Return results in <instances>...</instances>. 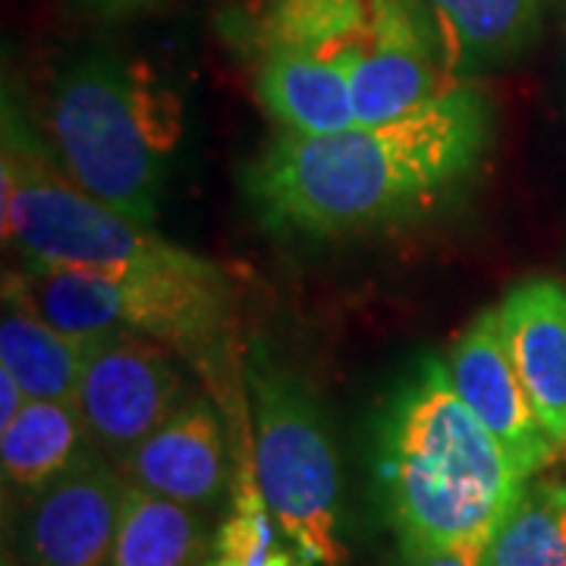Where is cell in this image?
Wrapping results in <instances>:
<instances>
[{
	"label": "cell",
	"mask_w": 566,
	"mask_h": 566,
	"mask_svg": "<svg viewBox=\"0 0 566 566\" xmlns=\"http://www.w3.org/2000/svg\"><path fill=\"white\" fill-rule=\"evenodd\" d=\"M491 142L488 95L457 82L381 126L331 136L281 133L245 167V199L271 233L312 243L397 227L460 196L482 170Z\"/></svg>",
	"instance_id": "obj_1"
},
{
	"label": "cell",
	"mask_w": 566,
	"mask_h": 566,
	"mask_svg": "<svg viewBox=\"0 0 566 566\" xmlns=\"http://www.w3.org/2000/svg\"><path fill=\"white\" fill-rule=\"evenodd\" d=\"M371 447L400 557L497 532L528 485L460 400L438 356H419L390 387Z\"/></svg>",
	"instance_id": "obj_2"
},
{
	"label": "cell",
	"mask_w": 566,
	"mask_h": 566,
	"mask_svg": "<svg viewBox=\"0 0 566 566\" xmlns=\"http://www.w3.org/2000/svg\"><path fill=\"white\" fill-rule=\"evenodd\" d=\"M48 129L63 170L123 218L151 227L167 164L182 136V107L148 63L88 51L51 88Z\"/></svg>",
	"instance_id": "obj_3"
},
{
	"label": "cell",
	"mask_w": 566,
	"mask_h": 566,
	"mask_svg": "<svg viewBox=\"0 0 566 566\" xmlns=\"http://www.w3.org/2000/svg\"><path fill=\"white\" fill-rule=\"evenodd\" d=\"M3 296L76 337L145 334L199 368L227 365L233 290L221 264L192 249L177 262L129 271H80L25 262L3 274Z\"/></svg>",
	"instance_id": "obj_4"
},
{
	"label": "cell",
	"mask_w": 566,
	"mask_h": 566,
	"mask_svg": "<svg viewBox=\"0 0 566 566\" xmlns=\"http://www.w3.org/2000/svg\"><path fill=\"white\" fill-rule=\"evenodd\" d=\"M243 375L264 501L315 564L344 566L340 460L315 390L264 340L249 344Z\"/></svg>",
	"instance_id": "obj_5"
},
{
	"label": "cell",
	"mask_w": 566,
	"mask_h": 566,
	"mask_svg": "<svg viewBox=\"0 0 566 566\" xmlns=\"http://www.w3.org/2000/svg\"><path fill=\"white\" fill-rule=\"evenodd\" d=\"M0 205L3 240L13 243L22 262L129 271L177 262L189 252L88 196L63 170L57 155L25 126L10 95L3 102Z\"/></svg>",
	"instance_id": "obj_6"
},
{
	"label": "cell",
	"mask_w": 566,
	"mask_h": 566,
	"mask_svg": "<svg viewBox=\"0 0 566 566\" xmlns=\"http://www.w3.org/2000/svg\"><path fill=\"white\" fill-rule=\"evenodd\" d=\"M174 353L161 340L129 331L92 340L73 403L92 447L114 465L192 397Z\"/></svg>",
	"instance_id": "obj_7"
},
{
	"label": "cell",
	"mask_w": 566,
	"mask_h": 566,
	"mask_svg": "<svg viewBox=\"0 0 566 566\" xmlns=\"http://www.w3.org/2000/svg\"><path fill=\"white\" fill-rule=\"evenodd\" d=\"M123 494L120 469L102 450H85L61 479L20 504L13 526L17 564L111 566Z\"/></svg>",
	"instance_id": "obj_8"
},
{
	"label": "cell",
	"mask_w": 566,
	"mask_h": 566,
	"mask_svg": "<svg viewBox=\"0 0 566 566\" xmlns=\"http://www.w3.org/2000/svg\"><path fill=\"white\" fill-rule=\"evenodd\" d=\"M346 73L356 126L400 120L457 85L441 61L422 0H375L371 35Z\"/></svg>",
	"instance_id": "obj_9"
},
{
	"label": "cell",
	"mask_w": 566,
	"mask_h": 566,
	"mask_svg": "<svg viewBox=\"0 0 566 566\" xmlns=\"http://www.w3.org/2000/svg\"><path fill=\"white\" fill-rule=\"evenodd\" d=\"M444 365L460 400L504 447L513 469L526 482L560 457V450L547 438L545 424L538 422L535 406L506 353L497 305L482 308L465 324L463 334L450 346Z\"/></svg>",
	"instance_id": "obj_10"
},
{
	"label": "cell",
	"mask_w": 566,
	"mask_h": 566,
	"mask_svg": "<svg viewBox=\"0 0 566 566\" xmlns=\"http://www.w3.org/2000/svg\"><path fill=\"white\" fill-rule=\"evenodd\" d=\"M129 485L192 510H218L230 501L233 457L218 406L192 394L186 403L145 441L133 447L120 463Z\"/></svg>",
	"instance_id": "obj_11"
},
{
	"label": "cell",
	"mask_w": 566,
	"mask_h": 566,
	"mask_svg": "<svg viewBox=\"0 0 566 566\" xmlns=\"http://www.w3.org/2000/svg\"><path fill=\"white\" fill-rule=\"evenodd\" d=\"M504 346L535 406L538 422L564 457L566 450V283L528 277L497 305Z\"/></svg>",
	"instance_id": "obj_12"
},
{
	"label": "cell",
	"mask_w": 566,
	"mask_h": 566,
	"mask_svg": "<svg viewBox=\"0 0 566 566\" xmlns=\"http://www.w3.org/2000/svg\"><path fill=\"white\" fill-rule=\"evenodd\" d=\"M447 73L469 82L516 61L535 41L545 0H422Z\"/></svg>",
	"instance_id": "obj_13"
},
{
	"label": "cell",
	"mask_w": 566,
	"mask_h": 566,
	"mask_svg": "<svg viewBox=\"0 0 566 566\" xmlns=\"http://www.w3.org/2000/svg\"><path fill=\"white\" fill-rule=\"evenodd\" d=\"M259 102L290 136H331L356 126L346 66L308 51L271 48L259 66Z\"/></svg>",
	"instance_id": "obj_14"
},
{
	"label": "cell",
	"mask_w": 566,
	"mask_h": 566,
	"mask_svg": "<svg viewBox=\"0 0 566 566\" xmlns=\"http://www.w3.org/2000/svg\"><path fill=\"white\" fill-rule=\"evenodd\" d=\"M85 450H92V441L73 400H29L13 422L0 428V472L7 497L17 494L22 504L39 494Z\"/></svg>",
	"instance_id": "obj_15"
},
{
	"label": "cell",
	"mask_w": 566,
	"mask_h": 566,
	"mask_svg": "<svg viewBox=\"0 0 566 566\" xmlns=\"http://www.w3.org/2000/svg\"><path fill=\"white\" fill-rule=\"evenodd\" d=\"M88 353V337L66 334L32 308L3 296L0 368L20 381L29 400H73Z\"/></svg>",
	"instance_id": "obj_16"
},
{
	"label": "cell",
	"mask_w": 566,
	"mask_h": 566,
	"mask_svg": "<svg viewBox=\"0 0 566 566\" xmlns=\"http://www.w3.org/2000/svg\"><path fill=\"white\" fill-rule=\"evenodd\" d=\"M211 547L202 510L126 482L111 566H208Z\"/></svg>",
	"instance_id": "obj_17"
},
{
	"label": "cell",
	"mask_w": 566,
	"mask_h": 566,
	"mask_svg": "<svg viewBox=\"0 0 566 566\" xmlns=\"http://www.w3.org/2000/svg\"><path fill=\"white\" fill-rule=\"evenodd\" d=\"M208 566H318L283 532L264 501L252 457V431H245L243 450L237 453L230 504L221 526L214 528Z\"/></svg>",
	"instance_id": "obj_18"
},
{
	"label": "cell",
	"mask_w": 566,
	"mask_h": 566,
	"mask_svg": "<svg viewBox=\"0 0 566 566\" xmlns=\"http://www.w3.org/2000/svg\"><path fill=\"white\" fill-rule=\"evenodd\" d=\"M375 0H271L262 22L264 51L293 48L349 66L371 35Z\"/></svg>",
	"instance_id": "obj_19"
},
{
	"label": "cell",
	"mask_w": 566,
	"mask_h": 566,
	"mask_svg": "<svg viewBox=\"0 0 566 566\" xmlns=\"http://www.w3.org/2000/svg\"><path fill=\"white\" fill-rule=\"evenodd\" d=\"M485 566H566V482H528L494 532Z\"/></svg>",
	"instance_id": "obj_20"
},
{
	"label": "cell",
	"mask_w": 566,
	"mask_h": 566,
	"mask_svg": "<svg viewBox=\"0 0 566 566\" xmlns=\"http://www.w3.org/2000/svg\"><path fill=\"white\" fill-rule=\"evenodd\" d=\"M491 538H494V532L491 535H475V538L460 542V545L424 551V554H412V557H400V560H403V566H485Z\"/></svg>",
	"instance_id": "obj_21"
},
{
	"label": "cell",
	"mask_w": 566,
	"mask_h": 566,
	"mask_svg": "<svg viewBox=\"0 0 566 566\" xmlns=\"http://www.w3.org/2000/svg\"><path fill=\"white\" fill-rule=\"evenodd\" d=\"M25 403H29V397H25V390L20 387V381H17L7 368H0V428L13 422Z\"/></svg>",
	"instance_id": "obj_22"
},
{
	"label": "cell",
	"mask_w": 566,
	"mask_h": 566,
	"mask_svg": "<svg viewBox=\"0 0 566 566\" xmlns=\"http://www.w3.org/2000/svg\"><path fill=\"white\" fill-rule=\"evenodd\" d=\"M88 7H95L104 17H120V13H133V10H142L148 0H85Z\"/></svg>",
	"instance_id": "obj_23"
},
{
	"label": "cell",
	"mask_w": 566,
	"mask_h": 566,
	"mask_svg": "<svg viewBox=\"0 0 566 566\" xmlns=\"http://www.w3.org/2000/svg\"><path fill=\"white\" fill-rule=\"evenodd\" d=\"M3 566H20V564H17V557H13V554H3Z\"/></svg>",
	"instance_id": "obj_24"
},
{
	"label": "cell",
	"mask_w": 566,
	"mask_h": 566,
	"mask_svg": "<svg viewBox=\"0 0 566 566\" xmlns=\"http://www.w3.org/2000/svg\"><path fill=\"white\" fill-rule=\"evenodd\" d=\"M564 460H566V450H564Z\"/></svg>",
	"instance_id": "obj_25"
}]
</instances>
